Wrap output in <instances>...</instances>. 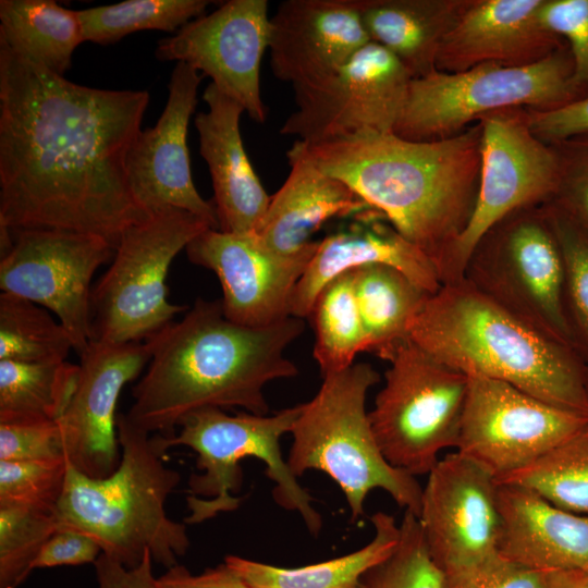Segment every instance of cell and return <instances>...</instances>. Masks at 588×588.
Returning a JSON list of instances; mask_svg holds the SVG:
<instances>
[{"label":"cell","mask_w":588,"mask_h":588,"mask_svg":"<svg viewBox=\"0 0 588 588\" xmlns=\"http://www.w3.org/2000/svg\"><path fill=\"white\" fill-rule=\"evenodd\" d=\"M148 102L146 90L79 85L0 42V223L93 233L117 246L149 217L126 173Z\"/></svg>","instance_id":"6da1fadb"},{"label":"cell","mask_w":588,"mask_h":588,"mask_svg":"<svg viewBox=\"0 0 588 588\" xmlns=\"http://www.w3.org/2000/svg\"><path fill=\"white\" fill-rule=\"evenodd\" d=\"M303 331V319L293 316L265 327L238 324L220 301L197 298L181 320L145 341L151 357L125 415L162 436L174 434L184 417L203 408L268 415L264 388L297 375L284 352Z\"/></svg>","instance_id":"7a4b0ae2"},{"label":"cell","mask_w":588,"mask_h":588,"mask_svg":"<svg viewBox=\"0 0 588 588\" xmlns=\"http://www.w3.org/2000/svg\"><path fill=\"white\" fill-rule=\"evenodd\" d=\"M478 122L438 140L364 131L307 145L324 173L350 186L434 262L467 225L479 188Z\"/></svg>","instance_id":"3957f363"},{"label":"cell","mask_w":588,"mask_h":588,"mask_svg":"<svg viewBox=\"0 0 588 588\" xmlns=\"http://www.w3.org/2000/svg\"><path fill=\"white\" fill-rule=\"evenodd\" d=\"M408 339L466 376L504 381L588 417L580 354L537 331L465 279L442 284L428 296Z\"/></svg>","instance_id":"277c9868"},{"label":"cell","mask_w":588,"mask_h":588,"mask_svg":"<svg viewBox=\"0 0 588 588\" xmlns=\"http://www.w3.org/2000/svg\"><path fill=\"white\" fill-rule=\"evenodd\" d=\"M117 431L121 461L112 474L91 478L69 464L54 510L57 530L90 537L126 568L138 566L147 552L154 563L170 568L189 548L185 524L166 511L181 475L166 464L157 433L139 429L123 413Z\"/></svg>","instance_id":"5b68a950"},{"label":"cell","mask_w":588,"mask_h":588,"mask_svg":"<svg viewBox=\"0 0 588 588\" xmlns=\"http://www.w3.org/2000/svg\"><path fill=\"white\" fill-rule=\"evenodd\" d=\"M378 381V372L366 363L324 376L316 395L302 404L291 431L286 462L292 473L327 474L343 491L352 522L365 514V500L375 489L417 516L420 512L421 486L385 460L370 425L366 397Z\"/></svg>","instance_id":"8992f818"},{"label":"cell","mask_w":588,"mask_h":588,"mask_svg":"<svg viewBox=\"0 0 588 588\" xmlns=\"http://www.w3.org/2000/svg\"><path fill=\"white\" fill-rule=\"evenodd\" d=\"M301 409L302 404L273 415H229L220 408H203L181 420L179 433H157L164 452L187 446L197 454L196 465L201 473L193 474L188 480L191 495L186 501L191 514L185 523L198 524L236 510L242 502L235 495L243 481L240 462L252 456L265 463L266 475L274 483L272 497L277 504L298 512L309 532L317 536L322 518L280 448L282 436L292 431Z\"/></svg>","instance_id":"52a82bcc"},{"label":"cell","mask_w":588,"mask_h":588,"mask_svg":"<svg viewBox=\"0 0 588 588\" xmlns=\"http://www.w3.org/2000/svg\"><path fill=\"white\" fill-rule=\"evenodd\" d=\"M207 229L204 218L177 208L128 226L93 289L91 340L145 342L186 311L169 302L166 280L176 255Z\"/></svg>","instance_id":"ba28073f"},{"label":"cell","mask_w":588,"mask_h":588,"mask_svg":"<svg viewBox=\"0 0 588 588\" xmlns=\"http://www.w3.org/2000/svg\"><path fill=\"white\" fill-rule=\"evenodd\" d=\"M572 72L567 46L526 66L485 63L458 73L434 70L411 79L393 133L408 140H438L493 111L560 107L573 100Z\"/></svg>","instance_id":"9c48e42d"},{"label":"cell","mask_w":588,"mask_h":588,"mask_svg":"<svg viewBox=\"0 0 588 588\" xmlns=\"http://www.w3.org/2000/svg\"><path fill=\"white\" fill-rule=\"evenodd\" d=\"M387 360L384 385L368 413L372 431L393 467L428 475L442 450L456 448L468 377L409 339Z\"/></svg>","instance_id":"30bf717a"},{"label":"cell","mask_w":588,"mask_h":588,"mask_svg":"<svg viewBox=\"0 0 588 588\" xmlns=\"http://www.w3.org/2000/svg\"><path fill=\"white\" fill-rule=\"evenodd\" d=\"M464 279L537 331L577 351L564 304L561 250L542 205L516 210L493 225L475 246Z\"/></svg>","instance_id":"8fae6325"},{"label":"cell","mask_w":588,"mask_h":588,"mask_svg":"<svg viewBox=\"0 0 588 588\" xmlns=\"http://www.w3.org/2000/svg\"><path fill=\"white\" fill-rule=\"evenodd\" d=\"M477 200L464 231L438 266L442 284L464 279L480 238L510 213L549 201L556 188L559 161L553 147L531 131L527 108L483 114Z\"/></svg>","instance_id":"7c38bea8"},{"label":"cell","mask_w":588,"mask_h":588,"mask_svg":"<svg viewBox=\"0 0 588 588\" xmlns=\"http://www.w3.org/2000/svg\"><path fill=\"white\" fill-rule=\"evenodd\" d=\"M0 255L1 292L26 298L57 316L78 356L91 340L93 278L112 260L107 238L61 229L13 230Z\"/></svg>","instance_id":"4fadbf2b"},{"label":"cell","mask_w":588,"mask_h":588,"mask_svg":"<svg viewBox=\"0 0 588 588\" xmlns=\"http://www.w3.org/2000/svg\"><path fill=\"white\" fill-rule=\"evenodd\" d=\"M411 79L392 53L370 41L329 75L293 87L296 109L280 133L307 145L364 131L393 133Z\"/></svg>","instance_id":"5bb4252c"},{"label":"cell","mask_w":588,"mask_h":588,"mask_svg":"<svg viewBox=\"0 0 588 588\" xmlns=\"http://www.w3.org/2000/svg\"><path fill=\"white\" fill-rule=\"evenodd\" d=\"M468 387L456 451L494 479L523 468L588 424V417L551 405L482 376Z\"/></svg>","instance_id":"9a60e30c"},{"label":"cell","mask_w":588,"mask_h":588,"mask_svg":"<svg viewBox=\"0 0 588 588\" xmlns=\"http://www.w3.org/2000/svg\"><path fill=\"white\" fill-rule=\"evenodd\" d=\"M267 0H229L158 41L161 61L183 62L242 106L257 123L267 119L260 89L261 60L269 49Z\"/></svg>","instance_id":"2e32d148"},{"label":"cell","mask_w":588,"mask_h":588,"mask_svg":"<svg viewBox=\"0 0 588 588\" xmlns=\"http://www.w3.org/2000/svg\"><path fill=\"white\" fill-rule=\"evenodd\" d=\"M418 519L429 553L443 573L499 553L494 476L457 451L446 454L428 474Z\"/></svg>","instance_id":"e0dca14e"},{"label":"cell","mask_w":588,"mask_h":588,"mask_svg":"<svg viewBox=\"0 0 588 588\" xmlns=\"http://www.w3.org/2000/svg\"><path fill=\"white\" fill-rule=\"evenodd\" d=\"M316 248L283 255L267 246L257 233L207 229L185 252L191 262L217 275L228 319L265 327L291 317L294 290Z\"/></svg>","instance_id":"ac0fdd59"},{"label":"cell","mask_w":588,"mask_h":588,"mask_svg":"<svg viewBox=\"0 0 588 588\" xmlns=\"http://www.w3.org/2000/svg\"><path fill=\"white\" fill-rule=\"evenodd\" d=\"M204 75L177 62L168 84L166 107L152 127L142 130L126 158L127 181L139 208L148 216L177 208L204 218L219 230L216 208L194 185L187 147L191 117Z\"/></svg>","instance_id":"d6986e66"},{"label":"cell","mask_w":588,"mask_h":588,"mask_svg":"<svg viewBox=\"0 0 588 588\" xmlns=\"http://www.w3.org/2000/svg\"><path fill=\"white\" fill-rule=\"evenodd\" d=\"M151 357L147 342L90 340L79 355L73 397L59 419L68 463L91 478L112 474L121 461L117 406L123 388L135 380Z\"/></svg>","instance_id":"ffe728a7"},{"label":"cell","mask_w":588,"mask_h":588,"mask_svg":"<svg viewBox=\"0 0 588 588\" xmlns=\"http://www.w3.org/2000/svg\"><path fill=\"white\" fill-rule=\"evenodd\" d=\"M368 42L357 0H285L270 16V66L292 87L329 75Z\"/></svg>","instance_id":"44dd1931"},{"label":"cell","mask_w":588,"mask_h":588,"mask_svg":"<svg viewBox=\"0 0 588 588\" xmlns=\"http://www.w3.org/2000/svg\"><path fill=\"white\" fill-rule=\"evenodd\" d=\"M543 0H467L444 36L436 69L467 71L485 63L526 66L537 63L566 42L541 22Z\"/></svg>","instance_id":"7402d4cb"},{"label":"cell","mask_w":588,"mask_h":588,"mask_svg":"<svg viewBox=\"0 0 588 588\" xmlns=\"http://www.w3.org/2000/svg\"><path fill=\"white\" fill-rule=\"evenodd\" d=\"M371 265L397 269L430 295L442 286L431 258L376 212L354 219L345 229L318 241L294 290L291 316L307 318L328 283L343 273Z\"/></svg>","instance_id":"603a6c76"},{"label":"cell","mask_w":588,"mask_h":588,"mask_svg":"<svg viewBox=\"0 0 588 588\" xmlns=\"http://www.w3.org/2000/svg\"><path fill=\"white\" fill-rule=\"evenodd\" d=\"M203 99L208 110L198 112L194 124L199 136V151L211 176L219 230L256 233L271 196L265 191L244 148L240 120L245 111L212 83L205 89Z\"/></svg>","instance_id":"cb8c5ba5"},{"label":"cell","mask_w":588,"mask_h":588,"mask_svg":"<svg viewBox=\"0 0 588 588\" xmlns=\"http://www.w3.org/2000/svg\"><path fill=\"white\" fill-rule=\"evenodd\" d=\"M286 158L289 175L271 196L256 232L271 249L302 254L317 246L313 237L328 221L378 212L344 182L320 170L305 143L295 140Z\"/></svg>","instance_id":"d4e9b609"},{"label":"cell","mask_w":588,"mask_h":588,"mask_svg":"<svg viewBox=\"0 0 588 588\" xmlns=\"http://www.w3.org/2000/svg\"><path fill=\"white\" fill-rule=\"evenodd\" d=\"M497 485L502 556L541 573L588 569V515L560 509L524 487Z\"/></svg>","instance_id":"484cf974"},{"label":"cell","mask_w":588,"mask_h":588,"mask_svg":"<svg viewBox=\"0 0 588 588\" xmlns=\"http://www.w3.org/2000/svg\"><path fill=\"white\" fill-rule=\"evenodd\" d=\"M467 0H357L370 41L392 53L412 78L433 72L439 47Z\"/></svg>","instance_id":"4316f807"},{"label":"cell","mask_w":588,"mask_h":588,"mask_svg":"<svg viewBox=\"0 0 588 588\" xmlns=\"http://www.w3.org/2000/svg\"><path fill=\"white\" fill-rule=\"evenodd\" d=\"M375 535L360 549L323 562L281 567L237 555L224 563L248 588H358L363 575L396 548L400 525L384 512L371 516Z\"/></svg>","instance_id":"83f0119b"},{"label":"cell","mask_w":588,"mask_h":588,"mask_svg":"<svg viewBox=\"0 0 588 588\" xmlns=\"http://www.w3.org/2000/svg\"><path fill=\"white\" fill-rule=\"evenodd\" d=\"M84 41L77 11L53 0L0 1V42L28 62L64 76Z\"/></svg>","instance_id":"f1b7e54d"},{"label":"cell","mask_w":588,"mask_h":588,"mask_svg":"<svg viewBox=\"0 0 588 588\" xmlns=\"http://www.w3.org/2000/svg\"><path fill=\"white\" fill-rule=\"evenodd\" d=\"M355 297L367 351L388 359L408 339V329L430 294L395 268L371 265L353 270Z\"/></svg>","instance_id":"f546056e"},{"label":"cell","mask_w":588,"mask_h":588,"mask_svg":"<svg viewBox=\"0 0 588 588\" xmlns=\"http://www.w3.org/2000/svg\"><path fill=\"white\" fill-rule=\"evenodd\" d=\"M78 364L0 360V424L59 420L77 384Z\"/></svg>","instance_id":"4dcf8cb0"},{"label":"cell","mask_w":588,"mask_h":588,"mask_svg":"<svg viewBox=\"0 0 588 588\" xmlns=\"http://www.w3.org/2000/svg\"><path fill=\"white\" fill-rule=\"evenodd\" d=\"M308 317L316 336L314 358L322 377L351 367L356 355L367 351L353 271L341 274L324 286Z\"/></svg>","instance_id":"1f68e13d"},{"label":"cell","mask_w":588,"mask_h":588,"mask_svg":"<svg viewBox=\"0 0 588 588\" xmlns=\"http://www.w3.org/2000/svg\"><path fill=\"white\" fill-rule=\"evenodd\" d=\"M495 482L524 487L560 509L588 515V424Z\"/></svg>","instance_id":"d6a6232c"},{"label":"cell","mask_w":588,"mask_h":588,"mask_svg":"<svg viewBox=\"0 0 588 588\" xmlns=\"http://www.w3.org/2000/svg\"><path fill=\"white\" fill-rule=\"evenodd\" d=\"M208 0H126L77 11L85 41L109 45L139 30L177 32L204 15Z\"/></svg>","instance_id":"836d02e7"},{"label":"cell","mask_w":588,"mask_h":588,"mask_svg":"<svg viewBox=\"0 0 588 588\" xmlns=\"http://www.w3.org/2000/svg\"><path fill=\"white\" fill-rule=\"evenodd\" d=\"M72 340L51 313L26 298L0 294V360H66Z\"/></svg>","instance_id":"e575fe53"},{"label":"cell","mask_w":588,"mask_h":588,"mask_svg":"<svg viewBox=\"0 0 588 588\" xmlns=\"http://www.w3.org/2000/svg\"><path fill=\"white\" fill-rule=\"evenodd\" d=\"M57 530L54 512L19 504H0V588H16Z\"/></svg>","instance_id":"d590c367"},{"label":"cell","mask_w":588,"mask_h":588,"mask_svg":"<svg viewBox=\"0 0 588 588\" xmlns=\"http://www.w3.org/2000/svg\"><path fill=\"white\" fill-rule=\"evenodd\" d=\"M358 588H444L443 572L429 553L415 513L405 510L396 548L363 575Z\"/></svg>","instance_id":"8d00e7d4"},{"label":"cell","mask_w":588,"mask_h":588,"mask_svg":"<svg viewBox=\"0 0 588 588\" xmlns=\"http://www.w3.org/2000/svg\"><path fill=\"white\" fill-rule=\"evenodd\" d=\"M563 261L564 304L580 356L588 362V233L552 207L542 204Z\"/></svg>","instance_id":"74e56055"},{"label":"cell","mask_w":588,"mask_h":588,"mask_svg":"<svg viewBox=\"0 0 588 588\" xmlns=\"http://www.w3.org/2000/svg\"><path fill=\"white\" fill-rule=\"evenodd\" d=\"M68 461H0V504L54 512L62 495Z\"/></svg>","instance_id":"f35d334b"},{"label":"cell","mask_w":588,"mask_h":588,"mask_svg":"<svg viewBox=\"0 0 588 588\" xmlns=\"http://www.w3.org/2000/svg\"><path fill=\"white\" fill-rule=\"evenodd\" d=\"M550 145L558 157L559 177L547 203L588 233V135Z\"/></svg>","instance_id":"ab89813d"},{"label":"cell","mask_w":588,"mask_h":588,"mask_svg":"<svg viewBox=\"0 0 588 588\" xmlns=\"http://www.w3.org/2000/svg\"><path fill=\"white\" fill-rule=\"evenodd\" d=\"M540 19L571 53L572 101L588 96V0H543Z\"/></svg>","instance_id":"60d3db41"},{"label":"cell","mask_w":588,"mask_h":588,"mask_svg":"<svg viewBox=\"0 0 588 588\" xmlns=\"http://www.w3.org/2000/svg\"><path fill=\"white\" fill-rule=\"evenodd\" d=\"M0 461H68L60 421L0 424Z\"/></svg>","instance_id":"b9f144b4"},{"label":"cell","mask_w":588,"mask_h":588,"mask_svg":"<svg viewBox=\"0 0 588 588\" xmlns=\"http://www.w3.org/2000/svg\"><path fill=\"white\" fill-rule=\"evenodd\" d=\"M444 588H544L543 573L497 553L478 563L443 573Z\"/></svg>","instance_id":"7bdbcfd3"},{"label":"cell","mask_w":588,"mask_h":588,"mask_svg":"<svg viewBox=\"0 0 588 588\" xmlns=\"http://www.w3.org/2000/svg\"><path fill=\"white\" fill-rule=\"evenodd\" d=\"M527 110L531 131L547 144L588 135V96L552 109Z\"/></svg>","instance_id":"ee69618b"},{"label":"cell","mask_w":588,"mask_h":588,"mask_svg":"<svg viewBox=\"0 0 588 588\" xmlns=\"http://www.w3.org/2000/svg\"><path fill=\"white\" fill-rule=\"evenodd\" d=\"M102 553L90 537L68 529L56 530L33 563V569L95 563Z\"/></svg>","instance_id":"f6af8a7d"},{"label":"cell","mask_w":588,"mask_h":588,"mask_svg":"<svg viewBox=\"0 0 588 588\" xmlns=\"http://www.w3.org/2000/svg\"><path fill=\"white\" fill-rule=\"evenodd\" d=\"M150 552L146 553L143 562L126 568L112 558L101 553L94 563L99 588H158L157 577L152 571Z\"/></svg>","instance_id":"bcb514c9"},{"label":"cell","mask_w":588,"mask_h":588,"mask_svg":"<svg viewBox=\"0 0 588 588\" xmlns=\"http://www.w3.org/2000/svg\"><path fill=\"white\" fill-rule=\"evenodd\" d=\"M158 588H248L223 562L200 574H192L184 565L175 564L157 577Z\"/></svg>","instance_id":"7dc6e473"},{"label":"cell","mask_w":588,"mask_h":588,"mask_svg":"<svg viewBox=\"0 0 588 588\" xmlns=\"http://www.w3.org/2000/svg\"><path fill=\"white\" fill-rule=\"evenodd\" d=\"M544 588H588V569H561L543 573Z\"/></svg>","instance_id":"c3c4849f"},{"label":"cell","mask_w":588,"mask_h":588,"mask_svg":"<svg viewBox=\"0 0 588 588\" xmlns=\"http://www.w3.org/2000/svg\"><path fill=\"white\" fill-rule=\"evenodd\" d=\"M585 388H586V394L588 399V362L586 363V370H585Z\"/></svg>","instance_id":"681fc988"}]
</instances>
